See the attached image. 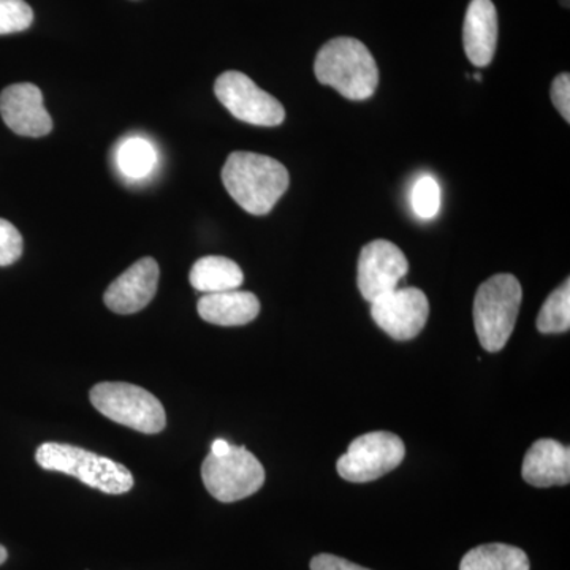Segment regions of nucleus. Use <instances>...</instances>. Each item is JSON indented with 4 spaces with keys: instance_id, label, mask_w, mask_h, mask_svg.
Returning a JSON list of instances; mask_svg holds the SVG:
<instances>
[{
    "instance_id": "obj_8",
    "label": "nucleus",
    "mask_w": 570,
    "mask_h": 570,
    "mask_svg": "<svg viewBox=\"0 0 570 570\" xmlns=\"http://www.w3.org/2000/svg\"><path fill=\"white\" fill-rule=\"evenodd\" d=\"M217 100L239 121L258 127L281 126L285 119L283 104L258 88L242 71L228 70L214 85Z\"/></svg>"
},
{
    "instance_id": "obj_1",
    "label": "nucleus",
    "mask_w": 570,
    "mask_h": 570,
    "mask_svg": "<svg viewBox=\"0 0 570 570\" xmlns=\"http://www.w3.org/2000/svg\"><path fill=\"white\" fill-rule=\"evenodd\" d=\"M223 183L236 204L253 216H265L287 193L291 176L279 160L264 154L236 151L223 168Z\"/></svg>"
},
{
    "instance_id": "obj_27",
    "label": "nucleus",
    "mask_w": 570,
    "mask_h": 570,
    "mask_svg": "<svg viewBox=\"0 0 570 570\" xmlns=\"http://www.w3.org/2000/svg\"><path fill=\"white\" fill-rule=\"evenodd\" d=\"M561 6H562V7H566V9H568V7H569V0H561Z\"/></svg>"
},
{
    "instance_id": "obj_22",
    "label": "nucleus",
    "mask_w": 570,
    "mask_h": 570,
    "mask_svg": "<svg viewBox=\"0 0 570 570\" xmlns=\"http://www.w3.org/2000/svg\"><path fill=\"white\" fill-rule=\"evenodd\" d=\"M22 255V236L9 220L0 219V266L13 265Z\"/></svg>"
},
{
    "instance_id": "obj_3",
    "label": "nucleus",
    "mask_w": 570,
    "mask_h": 570,
    "mask_svg": "<svg viewBox=\"0 0 570 570\" xmlns=\"http://www.w3.org/2000/svg\"><path fill=\"white\" fill-rule=\"evenodd\" d=\"M36 460L45 471L62 472L107 494H124L134 489L132 472L124 464L75 445L45 442L37 449Z\"/></svg>"
},
{
    "instance_id": "obj_23",
    "label": "nucleus",
    "mask_w": 570,
    "mask_h": 570,
    "mask_svg": "<svg viewBox=\"0 0 570 570\" xmlns=\"http://www.w3.org/2000/svg\"><path fill=\"white\" fill-rule=\"evenodd\" d=\"M551 102L560 111L566 121H570V77L569 73H560L551 82Z\"/></svg>"
},
{
    "instance_id": "obj_21",
    "label": "nucleus",
    "mask_w": 570,
    "mask_h": 570,
    "mask_svg": "<svg viewBox=\"0 0 570 570\" xmlns=\"http://www.w3.org/2000/svg\"><path fill=\"white\" fill-rule=\"evenodd\" d=\"M33 22V11L24 0H0V36L26 31Z\"/></svg>"
},
{
    "instance_id": "obj_4",
    "label": "nucleus",
    "mask_w": 570,
    "mask_h": 570,
    "mask_svg": "<svg viewBox=\"0 0 570 570\" xmlns=\"http://www.w3.org/2000/svg\"><path fill=\"white\" fill-rule=\"evenodd\" d=\"M523 291L515 276L497 275L480 285L474 298V326L480 344L497 354L508 344L519 317Z\"/></svg>"
},
{
    "instance_id": "obj_16",
    "label": "nucleus",
    "mask_w": 570,
    "mask_h": 570,
    "mask_svg": "<svg viewBox=\"0 0 570 570\" xmlns=\"http://www.w3.org/2000/svg\"><path fill=\"white\" fill-rule=\"evenodd\" d=\"M195 291L204 294L236 291L242 287L245 275L238 264L220 255H208L195 262L189 276Z\"/></svg>"
},
{
    "instance_id": "obj_17",
    "label": "nucleus",
    "mask_w": 570,
    "mask_h": 570,
    "mask_svg": "<svg viewBox=\"0 0 570 570\" xmlns=\"http://www.w3.org/2000/svg\"><path fill=\"white\" fill-rule=\"evenodd\" d=\"M528 554L508 543H487L469 550L460 570H530Z\"/></svg>"
},
{
    "instance_id": "obj_6",
    "label": "nucleus",
    "mask_w": 570,
    "mask_h": 570,
    "mask_svg": "<svg viewBox=\"0 0 570 570\" xmlns=\"http://www.w3.org/2000/svg\"><path fill=\"white\" fill-rule=\"evenodd\" d=\"M202 479L217 501L235 502L253 497L264 487L265 469L249 450L232 445L225 455L206 456Z\"/></svg>"
},
{
    "instance_id": "obj_9",
    "label": "nucleus",
    "mask_w": 570,
    "mask_h": 570,
    "mask_svg": "<svg viewBox=\"0 0 570 570\" xmlns=\"http://www.w3.org/2000/svg\"><path fill=\"white\" fill-rule=\"evenodd\" d=\"M430 303L417 287L395 288L371 303V316L395 341L414 340L425 328Z\"/></svg>"
},
{
    "instance_id": "obj_19",
    "label": "nucleus",
    "mask_w": 570,
    "mask_h": 570,
    "mask_svg": "<svg viewBox=\"0 0 570 570\" xmlns=\"http://www.w3.org/2000/svg\"><path fill=\"white\" fill-rule=\"evenodd\" d=\"M570 328V283L551 292L538 316V330L543 335H557Z\"/></svg>"
},
{
    "instance_id": "obj_10",
    "label": "nucleus",
    "mask_w": 570,
    "mask_h": 570,
    "mask_svg": "<svg viewBox=\"0 0 570 570\" xmlns=\"http://www.w3.org/2000/svg\"><path fill=\"white\" fill-rule=\"evenodd\" d=\"M406 255L387 239L367 243L358 258V288L366 302L387 295L400 287L407 275Z\"/></svg>"
},
{
    "instance_id": "obj_12",
    "label": "nucleus",
    "mask_w": 570,
    "mask_h": 570,
    "mask_svg": "<svg viewBox=\"0 0 570 570\" xmlns=\"http://www.w3.org/2000/svg\"><path fill=\"white\" fill-rule=\"evenodd\" d=\"M159 265L151 257L141 258L116 277L104 295L105 305L112 313L135 314L153 302L159 285Z\"/></svg>"
},
{
    "instance_id": "obj_25",
    "label": "nucleus",
    "mask_w": 570,
    "mask_h": 570,
    "mask_svg": "<svg viewBox=\"0 0 570 570\" xmlns=\"http://www.w3.org/2000/svg\"><path fill=\"white\" fill-rule=\"evenodd\" d=\"M230 449L232 444H228L225 439H216L212 445V453L213 455H225V453H227Z\"/></svg>"
},
{
    "instance_id": "obj_5",
    "label": "nucleus",
    "mask_w": 570,
    "mask_h": 570,
    "mask_svg": "<svg viewBox=\"0 0 570 570\" xmlns=\"http://www.w3.org/2000/svg\"><path fill=\"white\" fill-rule=\"evenodd\" d=\"M89 397L105 417L140 433L157 434L167 425L163 403L138 385L102 382L91 390Z\"/></svg>"
},
{
    "instance_id": "obj_11",
    "label": "nucleus",
    "mask_w": 570,
    "mask_h": 570,
    "mask_svg": "<svg viewBox=\"0 0 570 570\" xmlns=\"http://www.w3.org/2000/svg\"><path fill=\"white\" fill-rule=\"evenodd\" d=\"M0 116L10 130L20 137L40 138L52 130L50 112L43 94L31 82L11 85L0 94Z\"/></svg>"
},
{
    "instance_id": "obj_7",
    "label": "nucleus",
    "mask_w": 570,
    "mask_h": 570,
    "mask_svg": "<svg viewBox=\"0 0 570 570\" xmlns=\"http://www.w3.org/2000/svg\"><path fill=\"white\" fill-rule=\"evenodd\" d=\"M404 455L406 448L400 436L389 431H373L352 441L347 453L337 460L336 469L347 482H373L400 466Z\"/></svg>"
},
{
    "instance_id": "obj_2",
    "label": "nucleus",
    "mask_w": 570,
    "mask_h": 570,
    "mask_svg": "<svg viewBox=\"0 0 570 570\" xmlns=\"http://www.w3.org/2000/svg\"><path fill=\"white\" fill-rule=\"evenodd\" d=\"M314 73L318 82L355 102L373 97L379 85L376 59L365 43L352 37L326 41L317 52Z\"/></svg>"
},
{
    "instance_id": "obj_24",
    "label": "nucleus",
    "mask_w": 570,
    "mask_h": 570,
    "mask_svg": "<svg viewBox=\"0 0 570 570\" xmlns=\"http://www.w3.org/2000/svg\"><path fill=\"white\" fill-rule=\"evenodd\" d=\"M311 570H371L354 564V562L335 557V554L322 553L311 560Z\"/></svg>"
},
{
    "instance_id": "obj_20",
    "label": "nucleus",
    "mask_w": 570,
    "mask_h": 570,
    "mask_svg": "<svg viewBox=\"0 0 570 570\" xmlns=\"http://www.w3.org/2000/svg\"><path fill=\"white\" fill-rule=\"evenodd\" d=\"M411 206L420 219H433L441 209V186L433 176L425 175L412 187Z\"/></svg>"
},
{
    "instance_id": "obj_26",
    "label": "nucleus",
    "mask_w": 570,
    "mask_h": 570,
    "mask_svg": "<svg viewBox=\"0 0 570 570\" xmlns=\"http://www.w3.org/2000/svg\"><path fill=\"white\" fill-rule=\"evenodd\" d=\"M7 558H9V553H7L6 547L0 546V566L7 561Z\"/></svg>"
},
{
    "instance_id": "obj_28",
    "label": "nucleus",
    "mask_w": 570,
    "mask_h": 570,
    "mask_svg": "<svg viewBox=\"0 0 570 570\" xmlns=\"http://www.w3.org/2000/svg\"><path fill=\"white\" fill-rule=\"evenodd\" d=\"M474 80L482 81V75L475 73L474 75Z\"/></svg>"
},
{
    "instance_id": "obj_13",
    "label": "nucleus",
    "mask_w": 570,
    "mask_h": 570,
    "mask_svg": "<svg viewBox=\"0 0 570 570\" xmlns=\"http://www.w3.org/2000/svg\"><path fill=\"white\" fill-rule=\"evenodd\" d=\"M521 475L539 489L569 485L570 449L554 439H539L524 455Z\"/></svg>"
},
{
    "instance_id": "obj_18",
    "label": "nucleus",
    "mask_w": 570,
    "mask_h": 570,
    "mask_svg": "<svg viewBox=\"0 0 570 570\" xmlns=\"http://www.w3.org/2000/svg\"><path fill=\"white\" fill-rule=\"evenodd\" d=\"M119 171L129 179L148 178L157 164V151L151 141L132 137L119 146L116 154Z\"/></svg>"
},
{
    "instance_id": "obj_15",
    "label": "nucleus",
    "mask_w": 570,
    "mask_h": 570,
    "mask_svg": "<svg viewBox=\"0 0 570 570\" xmlns=\"http://www.w3.org/2000/svg\"><path fill=\"white\" fill-rule=\"evenodd\" d=\"M198 314L205 322L220 326H242L261 313V302L250 292L227 291L206 294L198 299Z\"/></svg>"
},
{
    "instance_id": "obj_14",
    "label": "nucleus",
    "mask_w": 570,
    "mask_h": 570,
    "mask_svg": "<svg viewBox=\"0 0 570 570\" xmlns=\"http://www.w3.org/2000/svg\"><path fill=\"white\" fill-rule=\"evenodd\" d=\"M498 11L491 0H471L463 26V45L469 61L489 67L498 47Z\"/></svg>"
}]
</instances>
